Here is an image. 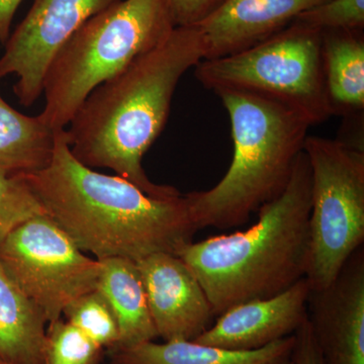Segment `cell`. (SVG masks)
I'll return each mask as SVG.
<instances>
[{
	"label": "cell",
	"mask_w": 364,
	"mask_h": 364,
	"mask_svg": "<svg viewBox=\"0 0 364 364\" xmlns=\"http://www.w3.org/2000/svg\"><path fill=\"white\" fill-rule=\"evenodd\" d=\"M21 176L45 214L97 260L178 255L198 231L186 196L154 198L123 177L85 166L72 154L65 129L55 133L49 164Z\"/></svg>",
	"instance_id": "cell-1"
},
{
	"label": "cell",
	"mask_w": 364,
	"mask_h": 364,
	"mask_svg": "<svg viewBox=\"0 0 364 364\" xmlns=\"http://www.w3.org/2000/svg\"><path fill=\"white\" fill-rule=\"evenodd\" d=\"M202 60L196 26H176L85 98L65 129L72 154L90 168L114 170L154 198L181 196L173 186L151 181L142 161L167 123L179 80Z\"/></svg>",
	"instance_id": "cell-2"
},
{
	"label": "cell",
	"mask_w": 364,
	"mask_h": 364,
	"mask_svg": "<svg viewBox=\"0 0 364 364\" xmlns=\"http://www.w3.org/2000/svg\"><path fill=\"white\" fill-rule=\"evenodd\" d=\"M311 167L299 155L287 188L258 210L245 231L188 244L179 257L195 273L215 317L267 299L306 277L310 260Z\"/></svg>",
	"instance_id": "cell-3"
},
{
	"label": "cell",
	"mask_w": 364,
	"mask_h": 364,
	"mask_svg": "<svg viewBox=\"0 0 364 364\" xmlns=\"http://www.w3.org/2000/svg\"><path fill=\"white\" fill-rule=\"evenodd\" d=\"M231 123L234 152L224 177L186 196L198 230L242 226L284 191L311 124L293 109L247 91H215Z\"/></svg>",
	"instance_id": "cell-4"
},
{
	"label": "cell",
	"mask_w": 364,
	"mask_h": 364,
	"mask_svg": "<svg viewBox=\"0 0 364 364\" xmlns=\"http://www.w3.org/2000/svg\"><path fill=\"white\" fill-rule=\"evenodd\" d=\"M176 28L170 0H119L86 21L46 72L39 114L53 131L66 129L97 86L154 49Z\"/></svg>",
	"instance_id": "cell-5"
},
{
	"label": "cell",
	"mask_w": 364,
	"mask_h": 364,
	"mask_svg": "<svg viewBox=\"0 0 364 364\" xmlns=\"http://www.w3.org/2000/svg\"><path fill=\"white\" fill-rule=\"evenodd\" d=\"M196 77L214 92L242 90L269 98L311 126L334 116L326 86L322 32L299 21L243 51L202 60Z\"/></svg>",
	"instance_id": "cell-6"
},
{
	"label": "cell",
	"mask_w": 364,
	"mask_h": 364,
	"mask_svg": "<svg viewBox=\"0 0 364 364\" xmlns=\"http://www.w3.org/2000/svg\"><path fill=\"white\" fill-rule=\"evenodd\" d=\"M311 167V291L326 289L364 242V152L343 141L308 136Z\"/></svg>",
	"instance_id": "cell-7"
},
{
	"label": "cell",
	"mask_w": 364,
	"mask_h": 364,
	"mask_svg": "<svg viewBox=\"0 0 364 364\" xmlns=\"http://www.w3.org/2000/svg\"><path fill=\"white\" fill-rule=\"evenodd\" d=\"M0 263L48 324L79 296L97 289L100 263L78 248L51 218L35 215L0 244Z\"/></svg>",
	"instance_id": "cell-8"
},
{
	"label": "cell",
	"mask_w": 364,
	"mask_h": 364,
	"mask_svg": "<svg viewBox=\"0 0 364 364\" xmlns=\"http://www.w3.org/2000/svg\"><path fill=\"white\" fill-rule=\"evenodd\" d=\"M119 0H33L9 35L0 57V80L14 75V91L23 107L42 97L46 72L64 44L86 21Z\"/></svg>",
	"instance_id": "cell-9"
},
{
	"label": "cell",
	"mask_w": 364,
	"mask_h": 364,
	"mask_svg": "<svg viewBox=\"0 0 364 364\" xmlns=\"http://www.w3.org/2000/svg\"><path fill=\"white\" fill-rule=\"evenodd\" d=\"M308 318L323 363L364 364L363 246L329 287L311 291Z\"/></svg>",
	"instance_id": "cell-10"
},
{
	"label": "cell",
	"mask_w": 364,
	"mask_h": 364,
	"mask_svg": "<svg viewBox=\"0 0 364 364\" xmlns=\"http://www.w3.org/2000/svg\"><path fill=\"white\" fill-rule=\"evenodd\" d=\"M136 263L158 337L193 341L210 327L215 316L210 301L179 256L154 253Z\"/></svg>",
	"instance_id": "cell-11"
},
{
	"label": "cell",
	"mask_w": 364,
	"mask_h": 364,
	"mask_svg": "<svg viewBox=\"0 0 364 364\" xmlns=\"http://www.w3.org/2000/svg\"><path fill=\"white\" fill-rule=\"evenodd\" d=\"M311 289L306 277L267 299L232 306L193 341L231 350H255L291 336L308 318Z\"/></svg>",
	"instance_id": "cell-12"
},
{
	"label": "cell",
	"mask_w": 364,
	"mask_h": 364,
	"mask_svg": "<svg viewBox=\"0 0 364 364\" xmlns=\"http://www.w3.org/2000/svg\"><path fill=\"white\" fill-rule=\"evenodd\" d=\"M327 0H227L196 25L203 60L222 58L253 47L286 28L296 16Z\"/></svg>",
	"instance_id": "cell-13"
},
{
	"label": "cell",
	"mask_w": 364,
	"mask_h": 364,
	"mask_svg": "<svg viewBox=\"0 0 364 364\" xmlns=\"http://www.w3.org/2000/svg\"><path fill=\"white\" fill-rule=\"evenodd\" d=\"M296 335L255 350H231L191 340L164 343L144 342L128 348L107 350L111 364H289Z\"/></svg>",
	"instance_id": "cell-14"
},
{
	"label": "cell",
	"mask_w": 364,
	"mask_h": 364,
	"mask_svg": "<svg viewBox=\"0 0 364 364\" xmlns=\"http://www.w3.org/2000/svg\"><path fill=\"white\" fill-rule=\"evenodd\" d=\"M98 261L100 275L97 289L109 301L119 325V342L112 349L154 341L158 337L156 328L136 261L122 257Z\"/></svg>",
	"instance_id": "cell-15"
},
{
	"label": "cell",
	"mask_w": 364,
	"mask_h": 364,
	"mask_svg": "<svg viewBox=\"0 0 364 364\" xmlns=\"http://www.w3.org/2000/svg\"><path fill=\"white\" fill-rule=\"evenodd\" d=\"M47 324L0 263V363L46 364Z\"/></svg>",
	"instance_id": "cell-16"
},
{
	"label": "cell",
	"mask_w": 364,
	"mask_h": 364,
	"mask_svg": "<svg viewBox=\"0 0 364 364\" xmlns=\"http://www.w3.org/2000/svg\"><path fill=\"white\" fill-rule=\"evenodd\" d=\"M328 97L334 114L360 116L364 109L363 30L322 32Z\"/></svg>",
	"instance_id": "cell-17"
},
{
	"label": "cell",
	"mask_w": 364,
	"mask_h": 364,
	"mask_svg": "<svg viewBox=\"0 0 364 364\" xmlns=\"http://www.w3.org/2000/svg\"><path fill=\"white\" fill-rule=\"evenodd\" d=\"M55 133L41 119L26 116L0 95V171L31 173L51 161Z\"/></svg>",
	"instance_id": "cell-18"
},
{
	"label": "cell",
	"mask_w": 364,
	"mask_h": 364,
	"mask_svg": "<svg viewBox=\"0 0 364 364\" xmlns=\"http://www.w3.org/2000/svg\"><path fill=\"white\" fill-rule=\"evenodd\" d=\"M67 322L104 349H112L119 339L116 315L98 289L79 296L64 310Z\"/></svg>",
	"instance_id": "cell-19"
},
{
	"label": "cell",
	"mask_w": 364,
	"mask_h": 364,
	"mask_svg": "<svg viewBox=\"0 0 364 364\" xmlns=\"http://www.w3.org/2000/svg\"><path fill=\"white\" fill-rule=\"evenodd\" d=\"M104 351L64 318L49 323L47 327L46 364H98Z\"/></svg>",
	"instance_id": "cell-20"
},
{
	"label": "cell",
	"mask_w": 364,
	"mask_h": 364,
	"mask_svg": "<svg viewBox=\"0 0 364 364\" xmlns=\"http://www.w3.org/2000/svg\"><path fill=\"white\" fill-rule=\"evenodd\" d=\"M42 214L44 208L21 174L0 171V244L21 223Z\"/></svg>",
	"instance_id": "cell-21"
},
{
	"label": "cell",
	"mask_w": 364,
	"mask_h": 364,
	"mask_svg": "<svg viewBox=\"0 0 364 364\" xmlns=\"http://www.w3.org/2000/svg\"><path fill=\"white\" fill-rule=\"evenodd\" d=\"M296 21L316 30H363L364 0H327L304 11Z\"/></svg>",
	"instance_id": "cell-22"
},
{
	"label": "cell",
	"mask_w": 364,
	"mask_h": 364,
	"mask_svg": "<svg viewBox=\"0 0 364 364\" xmlns=\"http://www.w3.org/2000/svg\"><path fill=\"white\" fill-rule=\"evenodd\" d=\"M227 0H170L176 26H191L202 23Z\"/></svg>",
	"instance_id": "cell-23"
},
{
	"label": "cell",
	"mask_w": 364,
	"mask_h": 364,
	"mask_svg": "<svg viewBox=\"0 0 364 364\" xmlns=\"http://www.w3.org/2000/svg\"><path fill=\"white\" fill-rule=\"evenodd\" d=\"M291 356L294 364H324L309 318L299 328Z\"/></svg>",
	"instance_id": "cell-24"
},
{
	"label": "cell",
	"mask_w": 364,
	"mask_h": 364,
	"mask_svg": "<svg viewBox=\"0 0 364 364\" xmlns=\"http://www.w3.org/2000/svg\"><path fill=\"white\" fill-rule=\"evenodd\" d=\"M23 0H0V44L4 45L11 35L14 14Z\"/></svg>",
	"instance_id": "cell-25"
},
{
	"label": "cell",
	"mask_w": 364,
	"mask_h": 364,
	"mask_svg": "<svg viewBox=\"0 0 364 364\" xmlns=\"http://www.w3.org/2000/svg\"><path fill=\"white\" fill-rule=\"evenodd\" d=\"M289 364H294L293 361L291 360V363H289Z\"/></svg>",
	"instance_id": "cell-26"
},
{
	"label": "cell",
	"mask_w": 364,
	"mask_h": 364,
	"mask_svg": "<svg viewBox=\"0 0 364 364\" xmlns=\"http://www.w3.org/2000/svg\"><path fill=\"white\" fill-rule=\"evenodd\" d=\"M0 364H6V363H0Z\"/></svg>",
	"instance_id": "cell-27"
}]
</instances>
